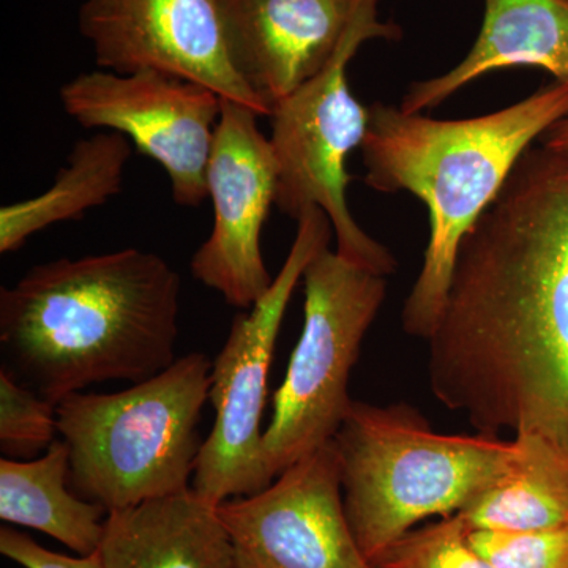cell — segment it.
Masks as SVG:
<instances>
[{
	"label": "cell",
	"mask_w": 568,
	"mask_h": 568,
	"mask_svg": "<svg viewBox=\"0 0 568 568\" xmlns=\"http://www.w3.org/2000/svg\"><path fill=\"white\" fill-rule=\"evenodd\" d=\"M426 342L440 405L478 433L568 448V160L523 155L459 246Z\"/></svg>",
	"instance_id": "1"
},
{
	"label": "cell",
	"mask_w": 568,
	"mask_h": 568,
	"mask_svg": "<svg viewBox=\"0 0 568 568\" xmlns=\"http://www.w3.org/2000/svg\"><path fill=\"white\" fill-rule=\"evenodd\" d=\"M181 276L138 248L33 265L0 291V347L21 384L59 405L174 364Z\"/></svg>",
	"instance_id": "2"
},
{
	"label": "cell",
	"mask_w": 568,
	"mask_h": 568,
	"mask_svg": "<svg viewBox=\"0 0 568 568\" xmlns=\"http://www.w3.org/2000/svg\"><path fill=\"white\" fill-rule=\"evenodd\" d=\"M568 118V84L555 81L491 114L440 121L392 104L368 108L361 151L365 183L409 192L428 209L424 264L402 312L403 331L429 338L443 313L459 246L538 136Z\"/></svg>",
	"instance_id": "3"
},
{
	"label": "cell",
	"mask_w": 568,
	"mask_h": 568,
	"mask_svg": "<svg viewBox=\"0 0 568 568\" xmlns=\"http://www.w3.org/2000/svg\"><path fill=\"white\" fill-rule=\"evenodd\" d=\"M347 523L373 562L428 518L469 506L517 455V439L443 435L407 405L353 402L334 437Z\"/></svg>",
	"instance_id": "4"
},
{
	"label": "cell",
	"mask_w": 568,
	"mask_h": 568,
	"mask_svg": "<svg viewBox=\"0 0 568 568\" xmlns=\"http://www.w3.org/2000/svg\"><path fill=\"white\" fill-rule=\"evenodd\" d=\"M212 366L207 355L190 353L125 390L63 398L58 432L69 448L70 488L108 514L190 488Z\"/></svg>",
	"instance_id": "5"
},
{
	"label": "cell",
	"mask_w": 568,
	"mask_h": 568,
	"mask_svg": "<svg viewBox=\"0 0 568 568\" xmlns=\"http://www.w3.org/2000/svg\"><path fill=\"white\" fill-rule=\"evenodd\" d=\"M379 0H357L353 22L331 63L313 80L272 108V149L278 164L276 207L301 219L323 209L336 237V253L377 275L396 268L386 246L365 233L347 205L346 163L361 148L368 126V108L357 102L347 82V65L366 40H396L398 26L379 21Z\"/></svg>",
	"instance_id": "6"
},
{
	"label": "cell",
	"mask_w": 568,
	"mask_h": 568,
	"mask_svg": "<svg viewBox=\"0 0 568 568\" xmlns=\"http://www.w3.org/2000/svg\"><path fill=\"white\" fill-rule=\"evenodd\" d=\"M304 283V328L264 429V465L272 480L334 440L353 405L351 372L387 294L386 276L328 246L305 268Z\"/></svg>",
	"instance_id": "7"
},
{
	"label": "cell",
	"mask_w": 568,
	"mask_h": 568,
	"mask_svg": "<svg viewBox=\"0 0 568 568\" xmlns=\"http://www.w3.org/2000/svg\"><path fill=\"white\" fill-rule=\"evenodd\" d=\"M332 233L323 209L302 213L293 246L271 290L253 308L234 317L226 343L213 361L209 402L215 422L192 480L194 491L213 506L256 495L274 481L265 469L261 429L268 372L295 286L317 252L331 244Z\"/></svg>",
	"instance_id": "8"
},
{
	"label": "cell",
	"mask_w": 568,
	"mask_h": 568,
	"mask_svg": "<svg viewBox=\"0 0 568 568\" xmlns=\"http://www.w3.org/2000/svg\"><path fill=\"white\" fill-rule=\"evenodd\" d=\"M61 102L82 129H106L162 164L175 204L197 207L209 197L207 166L222 97L197 82L156 70L78 74Z\"/></svg>",
	"instance_id": "9"
},
{
	"label": "cell",
	"mask_w": 568,
	"mask_h": 568,
	"mask_svg": "<svg viewBox=\"0 0 568 568\" xmlns=\"http://www.w3.org/2000/svg\"><path fill=\"white\" fill-rule=\"evenodd\" d=\"M257 112L222 99L207 166L213 230L193 254L197 282L222 294L227 305L250 310L274 284L261 237L278 192V164Z\"/></svg>",
	"instance_id": "10"
},
{
	"label": "cell",
	"mask_w": 568,
	"mask_h": 568,
	"mask_svg": "<svg viewBox=\"0 0 568 568\" xmlns=\"http://www.w3.org/2000/svg\"><path fill=\"white\" fill-rule=\"evenodd\" d=\"M234 568H375L347 523L334 440L219 506Z\"/></svg>",
	"instance_id": "11"
},
{
	"label": "cell",
	"mask_w": 568,
	"mask_h": 568,
	"mask_svg": "<svg viewBox=\"0 0 568 568\" xmlns=\"http://www.w3.org/2000/svg\"><path fill=\"white\" fill-rule=\"evenodd\" d=\"M80 31L102 70L163 71L271 115L234 69L215 0H84Z\"/></svg>",
	"instance_id": "12"
},
{
	"label": "cell",
	"mask_w": 568,
	"mask_h": 568,
	"mask_svg": "<svg viewBox=\"0 0 568 568\" xmlns=\"http://www.w3.org/2000/svg\"><path fill=\"white\" fill-rule=\"evenodd\" d=\"M215 2L235 71L271 112L331 63L357 9V0Z\"/></svg>",
	"instance_id": "13"
},
{
	"label": "cell",
	"mask_w": 568,
	"mask_h": 568,
	"mask_svg": "<svg viewBox=\"0 0 568 568\" xmlns=\"http://www.w3.org/2000/svg\"><path fill=\"white\" fill-rule=\"evenodd\" d=\"M508 67H540L568 84V0H485L469 54L447 73L414 82L399 108L432 110L470 81Z\"/></svg>",
	"instance_id": "14"
},
{
	"label": "cell",
	"mask_w": 568,
	"mask_h": 568,
	"mask_svg": "<svg viewBox=\"0 0 568 568\" xmlns=\"http://www.w3.org/2000/svg\"><path fill=\"white\" fill-rule=\"evenodd\" d=\"M97 555L103 568H234L219 507L192 487L110 511Z\"/></svg>",
	"instance_id": "15"
},
{
	"label": "cell",
	"mask_w": 568,
	"mask_h": 568,
	"mask_svg": "<svg viewBox=\"0 0 568 568\" xmlns=\"http://www.w3.org/2000/svg\"><path fill=\"white\" fill-rule=\"evenodd\" d=\"M108 511L70 488V455L62 439L39 458H0V518L61 541L78 556L102 544Z\"/></svg>",
	"instance_id": "16"
},
{
	"label": "cell",
	"mask_w": 568,
	"mask_h": 568,
	"mask_svg": "<svg viewBox=\"0 0 568 568\" xmlns=\"http://www.w3.org/2000/svg\"><path fill=\"white\" fill-rule=\"evenodd\" d=\"M515 439L510 466L457 514L467 530L534 532L568 526V448L536 433Z\"/></svg>",
	"instance_id": "17"
},
{
	"label": "cell",
	"mask_w": 568,
	"mask_h": 568,
	"mask_svg": "<svg viewBox=\"0 0 568 568\" xmlns=\"http://www.w3.org/2000/svg\"><path fill=\"white\" fill-rule=\"evenodd\" d=\"M130 140L118 132H102L80 140L47 192L0 209V253L20 250L29 237L52 224L80 220L121 193Z\"/></svg>",
	"instance_id": "18"
},
{
	"label": "cell",
	"mask_w": 568,
	"mask_h": 568,
	"mask_svg": "<svg viewBox=\"0 0 568 568\" xmlns=\"http://www.w3.org/2000/svg\"><path fill=\"white\" fill-rule=\"evenodd\" d=\"M58 432V405L0 368V452L2 458H39Z\"/></svg>",
	"instance_id": "19"
},
{
	"label": "cell",
	"mask_w": 568,
	"mask_h": 568,
	"mask_svg": "<svg viewBox=\"0 0 568 568\" xmlns=\"http://www.w3.org/2000/svg\"><path fill=\"white\" fill-rule=\"evenodd\" d=\"M458 515L413 529L373 560L375 568H495L470 547Z\"/></svg>",
	"instance_id": "20"
},
{
	"label": "cell",
	"mask_w": 568,
	"mask_h": 568,
	"mask_svg": "<svg viewBox=\"0 0 568 568\" xmlns=\"http://www.w3.org/2000/svg\"><path fill=\"white\" fill-rule=\"evenodd\" d=\"M467 540L495 568H568V526L534 532L469 530Z\"/></svg>",
	"instance_id": "21"
},
{
	"label": "cell",
	"mask_w": 568,
	"mask_h": 568,
	"mask_svg": "<svg viewBox=\"0 0 568 568\" xmlns=\"http://www.w3.org/2000/svg\"><path fill=\"white\" fill-rule=\"evenodd\" d=\"M0 552L24 568H103L99 555L71 556L40 547L20 530L0 529Z\"/></svg>",
	"instance_id": "22"
},
{
	"label": "cell",
	"mask_w": 568,
	"mask_h": 568,
	"mask_svg": "<svg viewBox=\"0 0 568 568\" xmlns=\"http://www.w3.org/2000/svg\"><path fill=\"white\" fill-rule=\"evenodd\" d=\"M545 134H547V138H545L544 148L556 153L560 159L568 160V118L556 123Z\"/></svg>",
	"instance_id": "23"
}]
</instances>
